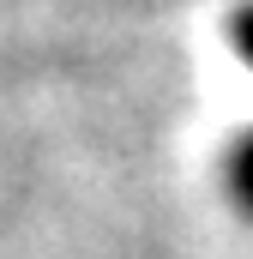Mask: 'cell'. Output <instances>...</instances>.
I'll return each instance as SVG.
<instances>
[{
  "label": "cell",
  "mask_w": 253,
  "mask_h": 259,
  "mask_svg": "<svg viewBox=\"0 0 253 259\" xmlns=\"http://www.w3.org/2000/svg\"><path fill=\"white\" fill-rule=\"evenodd\" d=\"M229 36H235V55L253 66V0L235 12V24H229ZM229 193H235V205L253 217V133L235 145V157H229Z\"/></svg>",
  "instance_id": "1"
}]
</instances>
